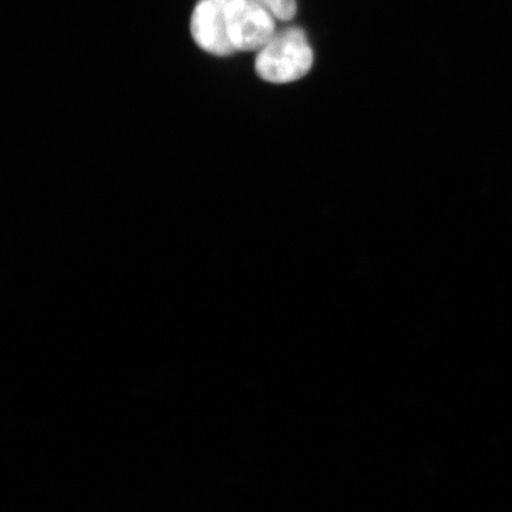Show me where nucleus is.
Listing matches in <instances>:
<instances>
[{
	"mask_svg": "<svg viewBox=\"0 0 512 512\" xmlns=\"http://www.w3.org/2000/svg\"><path fill=\"white\" fill-rule=\"evenodd\" d=\"M312 64L313 51L305 32L300 28H287L277 32L258 51L255 72L262 80L284 85L304 78Z\"/></svg>",
	"mask_w": 512,
	"mask_h": 512,
	"instance_id": "1",
	"label": "nucleus"
},
{
	"mask_svg": "<svg viewBox=\"0 0 512 512\" xmlns=\"http://www.w3.org/2000/svg\"><path fill=\"white\" fill-rule=\"evenodd\" d=\"M190 30L197 46L215 56L235 53L229 41L224 0H200L192 11Z\"/></svg>",
	"mask_w": 512,
	"mask_h": 512,
	"instance_id": "3",
	"label": "nucleus"
},
{
	"mask_svg": "<svg viewBox=\"0 0 512 512\" xmlns=\"http://www.w3.org/2000/svg\"><path fill=\"white\" fill-rule=\"evenodd\" d=\"M224 17L235 51H259L277 34L274 17L254 0H224Z\"/></svg>",
	"mask_w": 512,
	"mask_h": 512,
	"instance_id": "2",
	"label": "nucleus"
},
{
	"mask_svg": "<svg viewBox=\"0 0 512 512\" xmlns=\"http://www.w3.org/2000/svg\"><path fill=\"white\" fill-rule=\"evenodd\" d=\"M279 21H291L297 15L296 0H254Z\"/></svg>",
	"mask_w": 512,
	"mask_h": 512,
	"instance_id": "4",
	"label": "nucleus"
}]
</instances>
